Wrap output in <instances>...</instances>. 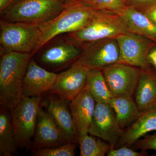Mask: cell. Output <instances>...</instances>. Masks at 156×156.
<instances>
[{"label":"cell","mask_w":156,"mask_h":156,"mask_svg":"<svg viewBox=\"0 0 156 156\" xmlns=\"http://www.w3.org/2000/svg\"><path fill=\"white\" fill-rule=\"evenodd\" d=\"M100 11L86 5L79 0H68L57 17L39 25L41 36L35 53L58 36L81 29Z\"/></svg>","instance_id":"obj_2"},{"label":"cell","mask_w":156,"mask_h":156,"mask_svg":"<svg viewBox=\"0 0 156 156\" xmlns=\"http://www.w3.org/2000/svg\"><path fill=\"white\" fill-rule=\"evenodd\" d=\"M129 32L119 14L101 11L85 26L67 35L83 49L87 45L98 40L115 38Z\"/></svg>","instance_id":"obj_4"},{"label":"cell","mask_w":156,"mask_h":156,"mask_svg":"<svg viewBox=\"0 0 156 156\" xmlns=\"http://www.w3.org/2000/svg\"><path fill=\"white\" fill-rule=\"evenodd\" d=\"M33 138L30 145L32 151L56 147L73 142L62 132L49 113L41 106L39 109Z\"/></svg>","instance_id":"obj_12"},{"label":"cell","mask_w":156,"mask_h":156,"mask_svg":"<svg viewBox=\"0 0 156 156\" xmlns=\"http://www.w3.org/2000/svg\"><path fill=\"white\" fill-rule=\"evenodd\" d=\"M153 131H156V105L142 112L138 120L123 130L114 148L131 147L138 140Z\"/></svg>","instance_id":"obj_17"},{"label":"cell","mask_w":156,"mask_h":156,"mask_svg":"<svg viewBox=\"0 0 156 156\" xmlns=\"http://www.w3.org/2000/svg\"></svg>","instance_id":"obj_32"},{"label":"cell","mask_w":156,"mask_h":156,"mask_svg":"<svg viewBox=\"0 0 156 156\" xmlns=\"http://www.w3.org/2000/svg\"><path fill=\"white\" fill-rule=\"evenodd\" d=\"M85 89L90 92L96 103H109L113 97L101 69L89 70Z\"/></svg>","instance_id":"obj_22"},{"label":"cell","mask_w":156,"mask_h":156,"mask_svg":"<svg viewBox=\"0 0 156 156\" xmlns=\"http://www.w3.org/2000/svg\"><path fill=\"white\" fill-rule=\"evenodd\" d=\"M109 104L113 108L119 125L123 130L135 122L142 114L133 98L113 97Z\"/></svg>","instance_id":"obj_20"},{"label":"cell","mask_w":156,"mask_h":156,"mask_svg":"<svg viewBox=\"0 0 156 156\" xmlns=\"http://www.w3.org/2000/svg\"><path fill=\"white\" fill-rule=\"evenodd\" d=\"M123 131L110 105L96 103L89 134L106 141L112 149L115 147Z\"/></svg>","instance_id":"obj_11"},{"label":"cell","mask_w":156,"mask_h":156,"mask_svg":"<svg viewBox=\"0 0 156 156\" xmlns=\"http://www.w3.org/2000/svg\"><path fill=\"white\" fill-rule=\"evenodd\" d=\"M64 4L62 0H17L1 13V19L40 25L57 17Z\"/></svg>","instance_id":"obj_3"},{"label":"cell","mask_w":156,"mask_h":156,"mask_svg":"<svg viewBox=\"0 0 156 156\" xmlns=\"http://www.w3.org/2000/svg\"><path fill=\"white\" fill-rule=\"evenodd\" d=\"M89 70L76 61L67 70L57 74L55 83L48 92L71 101L85 89Z\"/></svg>","instance_id":"obj_13"},{"label":"cell","mask_w":156,"mask_h":156,"mask_svg":"<svg viewBox=\"0 0 156 156\" xmlns=\"http://www.w3.org/2000/svg\"><path fill=\"white\" fill-rule=\"evenodd\" d=\"M119 48L117 38H105L85 46L83 54L76 62L89 70L102 69L119 62Z\"/></svg>","instance_id":"obj_10"},{"label":"cell","mask_w":156,"mask_h":156,"mask_svg":"<svg viewBox=\"0 0 156 156\" xmlns=\"http://www.w3.org/2000/svg\"><path fill=\"white\" fill-rule=\"evenodd\" d=\"M92 9L119 14L126 8L123 0H79Z\"/></svg>","instance_id":"obj_24"},{"label":"cell","mask_w":156,"mask_h":156,"mask_svg":"<svg viewBox=\"0 0 156 156\" xmlns=\"http://www.w3.org/2000/svg\"><path fill=\"white\" fill-rule=\"evenodd\" d=\"M49 93L50 95L43 102L46 110L69 139L73 142L78 143L70 108V101Z\"/></svg>","instance_id":"obj_16"},{"label":"cell","mask_w":156,"mask_h":156,"mask_svg":"<svg viewBox=\"0 0 156 156\" xmlns=\"http://www.w3.org/2000/svg\"><path fill=\"white\" fill-rule=\"evenodd\" d=\"M1 49L34 55L41 36L39 25L0 21Z\"/></svg>","instance_id":"obj_5"},{"label":"cell","mask_w":156,"mask_h":156,"mask_svg":"<svg viewBox=\"0 0 156 156\" xmlns=\"http://www.w3.org/2000/svg\"><path fill=\"white\" fill-rule=\"evenodd\" d=\"M57 74L41 67L33 58L29 62L22 84V93L27 97H42L50 91Z\"/></svg>","instance_id":"obj_14"},{"label":"cell","mask_w":156,"mask_h":156,"mask_svg":"<svg viewBox=\"0 0 156 156\" xmlns=\"http://www.w3.org/2000/svg\"><path fill=\"white\" fill-rule=\"evenodd\" d=\"M96 102L86 89L70 101L75 130L78 138L89 134Z\"/></svg>","instance_id":"obj_15"},{"label":"cell","mask_w":156,"mask_h":156,"mask_svg":"<svg viewBox=\"0 0 156 156\" xmlns=\"http://www.w3.org/2000/svg\"><path fill=\"white\" fill-rule=\"evenodd\" d=\"M17 0H0V12L2 13L6 9L13 5Z\"/></svg>","instance_id":"obj_30"},{"label":"cell","mask_w":156,"mask_h":156,"mask_svg":"<svg viewBox=\"0 0 156 156\" xmlns=\"http://www.w3.org/2000/svg\"><path fill=\"white\" fill-rule=\"evenodd\" d=\"M77 144L70 142L56 147L37 150L32 151L31 154L34 156H74Z\"/></svg>","instance_id":"obj_25"},{"label":"cell","mask_w":156,"mask_h":156,"mask_svg":"<svg viewBox=\"0 0 156 156\" xmlns=\"http://www.w3.org/2000/svg\"><path fill=\"white\" fill-rule=\"evenodd\" d=\"M119 48V62L132 66L142 69L151 66L147 60L150 51L156 46L150 39L129 32L117 38Z\"/></svg>","instance_id":"obj_9"},{"label":"cell","mask_w":156,"mask_h":156,"mask_svg":"<svg viewBox=\"0 0 156 156\" xmlns=\"http://www.w3.org/2000/svg\"><path fill=\"white\" fill-rule=\"evenodd\" d=\"M101 70L113 97L134 98L142 69L118 62Z\"/></svg>","instance_id":"obj_8"},{"label":"cell","mask_w":156,"mask_h":156,"mask_svg":"<svg viewBox=\"0 0 156 156\" xmlns=\"http://www.w3.org/2000/svg\"><path fill=\"white\" fill-rule=\"evenodd\" d=\"M147 60L151 65L156 69V46L150 51L148 54Z\"/></svg>","instance_id":"obj_29"},{"label":"cell","mask_w":156,"mask_h":156,"mask_svg":"<svg viewBox=\"0 0 156 156\" xmlns=\"http://www.w3.org/2000/svg\"><path fill=\"white\" fill-rule=\"evenodd\" d=\"M33 56L1 49L0 103L10 111L22 99V84L27 66Z\"/></svg>","instance_id":"obj_1"},{"label":"cell","mask_w":156,"mask_h":156,"mask_svg":"<svg viewBox=\"0 0 156 156\" xmlns=\"http://www.w3.org/2000/svg\"><path fill=\"white\" fill-rule=\"evenodd\" d=\"M119 15L129 32L147 38L156 44V25L144 13L126 7Z\"/></svg>","instance_id":"obj_19"},{"label":"cell","mask_w":156,"mask_h":156,"mask_svg":"<svg viewBox=\"0 0 156 156\" xmlns=\"http://www.w3.org/2000/svg\"><path fill=\"white\" fill-rule=\"evenodd\" d=\"M83 52V48L66 35L49 44L41 53L39 61L43 66L55 72L70 66Z\"/></svg>","instance_id":"obj_7"},{"label":"cell","mask_w":156,"mask_h":156,"mask_svg":"<svg viewBox=\"0 0 156 156\" xmlns=\"http://www.w3.org/2000/svg\"><path fill=\"white\" fill-rule=\"evenodd\" d=\"M131 147L136 150L156 151V132L153 134H146L144 138L138 140Z\"/></svg>","instance_id":"obj_26"},{"label":"cell","mask_w":156,"mask_h":156,"mask_svg":"<svg viewBox=\"0 0 156 156\" xmlns=\"http://www.w3.org/2000/svg\"><path fill=\"white\" fill-rule=\"evenodd\" d=\"M134 99L141 113L156 105V69L152 66L142 69Z\"/></svg>","instance_id":"obj_18"},{"label":"cell","mask_w":156,"mask_h":156,"mask_svg":"<svg viewBox=\"0 0 156 156\" xmlns=\"http://www.w3.org/2000/svg\"><path fill=\"white\" fill-rule=\"evenodd\" d=\"M148 153L146 151H138L130 147L123 146L118 148L111 149L107 154L108 156H145Z\"/></svg>","instance_id":"obj_28"},{"label":"cell","mask_w":156,"mask_h":156,"mask_svg":"<svg viewBox=\"0 0 156 156\" xmlns=\"http://www.w3.org/2000/svg\"><path fill=\"white\" fill-rule=\"evenodd\" d=\"M18 147L12 124L11 112L1 106L0 110V155L12 156Z\"/></svg>","instance_id":"obj_21"},{"label":"cell","mask_w":156,"mask_h":156,"mask_svg":"<svg viewBox=\"0 0 156 156\" xmlns=\"http://www.w3.org/2000/svg\"><path fill=\"white\" fill-rule=\"evenodd\" d=\"M42 99V97L23 96L19 103L11 110L12 124L20 148L27 147L31 144Z\"/></svg>","instance_id":"obj_6"},{"label":"cell","mask_w":156,"mask_h":156,"mask_svg":"<svg viewBox=\"0 0 156 156\" xmlns=\"http://www.w3.org/2000/svg\"><path fill=\"white\" fill-rule=\"evenodd\" d=\"M86 134L78 138L81 156H104L112 149L108 143L98 137Z\"/></svg>","instance_id":"obj_23"},{"label":"cell","mask_w":156,"mask_h":156,"mask_svg":"<svg viewBox=\"0 0 156 156\" xmlns=\"http://www.w3.org/2000/svg\"><path fill=\"white\" fill-rule=\"evenodd\" d=\"M144 14L156 25V7Z\"/></svg>","instance_id":"obj_31"},{"label":"cell","mask_w":156,"mask_h":156,"mask_svg":"<svg viewBox=\"0 0 156 156\" xmlns=\"http://www.w3.org/2000/svg\"><path fill=\"white\" fill-rule=\"evenodd\" d=\"M126 7L145 13L156 7V0H123Z\"/></svg>","instance_id":"obj_27"}]
</instances>
